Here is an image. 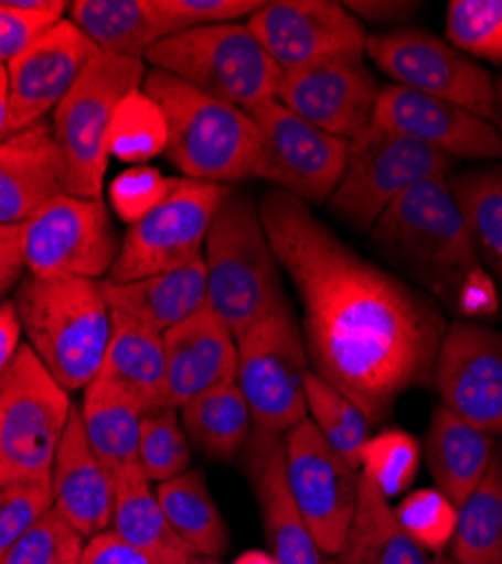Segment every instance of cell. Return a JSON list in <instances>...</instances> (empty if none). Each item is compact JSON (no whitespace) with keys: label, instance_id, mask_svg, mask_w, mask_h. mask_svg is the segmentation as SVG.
I'll list each match as a JSON object with an SVG mask.
<instances>
[{"label":"cell","instance_id":"ab89813d","mask_svg":"<svg viewBox=\"0 0 502 564\" xmlns=\"http://www.w3.org/2000/svg\"><path fill=\"white\" fill-rule=\"evenodd\" d=\"M139 465L150 481L163 484L191 469V443L177 409H159L143 415Z\"/></svg>","mask_w":502,"mask_h":564},{"label":"cell","instance_id":"74e56055","mask_svg":"<svg viewBox=\"0 0 502 564\" xmlns=\"http://www.w3.org/2000/svg\"><path fill=\"white\" fill-rule=\"evenodd\" d=\"M421 465L419 441L398 427L381 430L362 447L360 475L387 501L405 495L417 481Z\"/></svg>","mask_w":502,"mask_h":564},{"label":"cell","instance_id":"d4e9b609","mask_svg":"<svg viewBox=\"0 0 502 564\" xmlns=\"http://www.w3.org/2000/svg\"><path fill=\"white\" fill-rule=\"evenodd\" d=\"M109 307L163 335L209 305L204 256L165 273L131 282L105 280Z\"/></svg>","mask_w":502,"mask_h":564},{"label":"cell","instance_id":"ffe728a7","mask_svg":"<svg viewBox=\"0 0 502 564\" xmlns=\"http://www.w3.org/2000/svg\"><path fill=\"white\" fill-rule=\"evenodd\" d=\"M372 122L419 140L450 161L502 163V133L495 124L398 84L381 86Z\"/></svg>","mask_w":502,"mask_h":564},{"label":"cell","instance_id":"11a10c76","mask_svg":"<svg viewBox=\"0 0 502 564\" xmlns=\"http://www.w3.org/2000/svg\"><path fill=\"white\" fill-rule=\"evenodd\" d=\"M495 127L502 133V75L495 77Z\"/></svg>","mask_w":502,"mask_h":564},{"label":"cell","instance_id":"e0dca14e","mask_svg":"<svg viewBox=\"0 0 502 564\" xmlns=\"http://www.w3.org/2000/svg\"><path fill=\"white\" fill-rule=\"evenodd\" d=\"M432 387L446 409L502 438V330L460 318L448 323Z\"/></svg>","mask_w":502,"mask_h":564},{"label":"cell","instance_id":"7402d4cb","mask_svg":"<svg viewBox=\"0 0 502 564\" xmlns=\"http://www.w3.org/2000/svg\"><path fill=\"white\" fill-rule=\"evenodd\" d=\"M161 337L172 409L179 411L211 389L238 382V341L209 305Z\"/></svg>","mask_w":502,"mask_h":564},{"label":"cell","instance_id":"9f6ffc18","mask_svg":"<svg viewBox=\"0 0 502 564\" xmlns=\"http://www.w3.org/2000/svg\"><path fill=\"white\" fill-rule=\"evenodd\" d=\"M432 564H467V562H462V560H458L455 555H450L448 551H444V553H437L432 557Z\"/></svg>","mask_w":502,"mask_h":564},{"label":"cell","instance_id":"4316f807","mask_svg":"<svg viewBox=\"0 0 502 564\" xmlns=\"http://www.w3.org/2000/svg\"><path fill=\"white\" fill-rule=\"evenodd\" d=\"M498 441L444 404L435 406L424 454L435 488L458 506V510L484 479Z\"/></svg>","mask_w":502,"mask_h":564},{"label":"cell","instance_id":"277c9868","mask_svg":"<svg viewBox=\"0 0 502 564\" xmlns=\"http://www.w3.org/2000/svg\"><path fill=\"white\" fill-rule=\"evenodd\" d=\"M168 122V161L186 178L238 183L256 178L260 133L249 111L222 102L163 70H148L143 86Z\"/></svg>","mask_w":502,"mask_h":564},{"label":"cell","instance_id":"9c48e42d","mask_svg":"<svg viewBox=\"0 0 502 564\" xmlns=\"http://www.w3.org/2000/svg\"><path fill=\"white\" fill-rule=\"evenodd\" d=\"M308 372L303 333L288 301L238 339V387L252 411L254 434L284 438L308 420Z\"/></svg>","mask_w":502,"mask_h":564},{"label":"cell","instance_id":"4dcf8cb0","mask_svg":"<svg viewBox=\"0 0 502 564\" xmlns=\"http://www.w3.org/2000/svg\"><path fill=\"white\" fill-rule=\"evenodd\" d=\"M344 564H432V557L400 527L389 501L360 475L353 522L338 555Z\"/></svg>","mask_w":502,"mask_h":564},{"label":"cell","instance_id":"f1b7e54d","mask_svg":"<svg viewBox=\"0 0 502 564\" xmlns=\"http://www.w3.org/2000/svg\"><path fill=\"white\" fill-rule=\"evenodd\" d=\"M114 488L116 499L111 531L120 540L143 551L157 564H172L193 551L172 531L152 481L146 477L139 463L116 475Z\"/></svg>","mask_w":502,"mask_h":564},{"label":"cell","instance_id":"603a6c76","mask_svg":"<svg viewBox=\"0 0 502 564\" xmlns=\"http://www.w3.org/2000/svg\"><path fill=\"white\" fill-rule=\"evenodd\" d=\"M243 456L260 510L267 553L279 564H322V551L303 522L288 486L284 438L252 434Z\"/></svg>","mask_w":502,"mask_h":564},{"label":"cell","instance_id":"ba28073f","mask_svg":"<svg viewBox=\"0 0 502 564\" xmlns=\"http://www.w3.org/2000/svg\"><path fill=\"white\" fill-rule=\"evenodd\" d=\"M75 404L23 344L0 378V486L45 479Z\"/></svg>","mask_w":502,"mask_h":564},{"label":"cell","instance_id":"60d3db41","mask_svg":"<svg viewBox=\"0 0 502 564\" xmlns=\"http://www.w3.org/2000/svg\"><path fill=\"white\" fill-rule=\"evenodd\" d=\"M400 527L430 555L444 553L450 546L458 527V506L437 488L407 492L394 508Z\"/></svg>","mask_w":502,"mask_h":564},{"label":"cell","instance_id":"7c38bea8","mask_svg":"<svg viewBox=\"0 0 502 564\" xmlns=\"http://www.w3.org/2000/svg\"><path fill=\"white\" fill-rule=\"evenodd\" d=\"M232 191V185L181 176L157 210L127 228L107 280H141L202 258L213 217Z\"/></svg>","mask_w":502,"mask_h":564},{"label":"cell","instance_id":"2e32d148","mask_svg":"<svg viewBox=\"0 0 502 564\" xmlns=\"http://www.w3.org/2000/svg\"><path fill=\"white\" fill-rule=\"evenodd\" d=\"M245 25L284 73L367 55V25L335 0H271Z\"/></svg>","mask_w":502,"mask_h":564},{"label":"cell","instance_id":"9a60e30c","mask_svg":"<svg viewBox=\"0 0 502 564\" xmlns=\"http://www.w3.org/2000/svg\"><path fill=\"white\" fill-rule=\"evenodd\" d=\"M284 449L288 486L303 522L322 555L338 557L355 514L360 469L327 443L310 417L284 436Z\"/></svg>","mask_w":502,"mask_h":564},{"label":"cell","instance_id":"680465c9","mask_svg":"<svg viewBox=\"0 0 502 564\" xmlns=\"http://www.w3.org/2000/svg\"><path fill=\"white\" fill-rule=\"evenodd\" d=\"M77 564H79V562H77Z\"/></svg>","mask_w":502,"mask_h":564},{"label":"cell","instance_id":"7dc6e473","mask_svg":"<svg viewBox=\"0 0 502 564\" xmlns=\"http://www.w3.org/2000/svg\"><path fill=\"white\" fill-rule=\"evenodd\" d=\"M79 564H157L143 551L120 540L114 531L86 540Z\"/></svg>","mask_w":502,"mask_h":564},{"label":"cell","instance_id":"52a82bcc","mask_svg":"<svg viewBox=\"0 0 502 564\" xmlns=\"http://www.w3.org/2000/svg\"><path fill=\"white\" fill-rule=\"evenodd\" d=\"M146 75L143 59L100 51L55 109L51 122L68 170V195L103 199L111 118L129 93L143 86Z\"/></svg>","mask_w":502,"mask_h":564},{"label":"cell","instance_id":"bcb514c9","mask_svg":"<svg viewBox=\"0 0 502 564\" xmlns=\"http://www.w3.org/2000/svg\"><path fill=\"white\" fill-rule=\"evenodd\" d=\"M55 23L19 10L12 0H0V66L17 59L28 45Z\"/></svg>","mask_w":502,"mask_h":564},{"label":"cell","instance_id":"d6a6232c","mask_svg":"<svg viewBox=\"0 0 502 564\" xmlns=\"http://www.w3.org/2000/svg\"><path fill=\"white\" fill-rule=\"evenodd\" d=\"M172 531L200 555L222 557L232 549V533L209 490L200 467L186 469L154 488Z\"/></svg>","mask_w":502,"mask_h":564},{"label":"cell","instance_id":"7bdbcfd3","mask_svg":"<svg viewBox=\"0 0 502 564\" xmlns=\"http://www.w3.org/2000/svg\"><path fill=\"white\" fill-rule=\"evenodd\" d=\"M181 176H165L152 165H131L109 183V206L125 224L133 226L157 210Z\"/></svg>","mask_w":502,"mask_h":564},{"label":"cell","instance_id":"1f68e13d","mask_svg":"<svg viewBox=\"0 0 502 564\" xmlns=\"http://www.w3.org/2000/svg\"><path fill=\"white\" fill-rule=\"evenodd\" d=\"M79 417L90 449L111 477L139 463L143 411L125 393L96 378L84 389Z\"/></svg>","mask_w":502,"mask_h":564},{"label":"cell","instance_id":"5bb4252c","mask_svg":"<svg viewBox=\"0 0 502 564\" xmlns=\"http://www.w3.org/2000/svg\"><path fill=\"white\" fill-rule=\"evenodd\" d=\"M260 133L256 178L284 191L306 206L327 204L342 181L349 140L312 127L279 100L252 111Z\"/></svg>","mask_w":502,"mask_h":564},{"label":"cell","instance_id":"ac0fdd59","mask_svg":"<svg viewBox=\"0 0 502 564\" xmlns=\"http://www.w3.org/2000/svg\"><path fill=\"white\" fill-rule=\"evenodd\" d=\"M100 55L71 19H62L39 34L8 64L6 138L55 113L86 66Z\"/></svg>","mask_w":502,"mask_h":564},{"label":"cell","instance_id":"4fadbf2b","mask_svg":"<svg viewBox=\"0 0 502 564\" xmlns=\"http://www.w3.org/2000/svg\"><path fill=\"white\" fill-rule=\"evenodd\" d=\"M120 253L103 199L60 195L23 224V262L34 278L109 275Z\"/></svg>","mask_w":502,"mask_h":564},{"label":"cell","instance_id":"f6af8a7d","mask_svg":"<svg viewBox=\"0 0 502 564\" xmlns=\"http://www.w3.org/2000/svg\"><path fill=\"white\" fill-rule=\"evenodd\" d=\"M265 6V0H157L170 36L195 28L238 23Z\"/></svg>","mask_w":502,"mask_h":564},{"label":"cell","instance_id":"44dd1931","mask_svg":"<svg viewBox=\"0 0 502 564\" xmlns=\"http://www.w3.org/2000/svg\"><path fill=\"white\" fill-rule=\"evenodd\" d=\"M66 193L68 170L49 118L0 140V226L25 224Z\"/></svg>","mask_w":502,"mask_h":564},{"label":"cell","instance_id":"5b68a950","mask_svg":"<svg viewBox=\"0 0 502 564\" xmlns=\"http://www.w3.org/2000/svg\"><path fill=\"white\" fill-rule=\"evenodd\" d=\"M209 310L238 341L290 299L267 240L258 204L243 191L217 208L204 242Z\"/></svg>","mask_w":502,"mask_h":564},{"label":"cell","instance_id":"7a4b0ae2","mask_svg":"<svg viewBox=\"0 0 502 564\" xmlns=\"http://www.w3.org/2000/svg\"><path fill=\"white\" fill-rule=\"evenodd\" d=\"M370 238L417 290L450 312L467 282L484 271L448 174H435L405 191L378 217Z\"/></svg>","mask_w":502,"mask_h":564},{"label":"cell","instance_id":"6f0895ef","mask_svg":"<svg viewBox=\"0 0 502 564\" xmlns=\"http://www.w3.org/2000/svg\"><path fill=\"white\" fill-rule=\"evenodd\" d=\"M322 564H344L340 557H324Z\"/></svg>","mask_w":502,"mask_h":564},{"label":"cell","instance_id":"816d5d0a","mask_svg":"<svg viewBox=\"0 0 502 564\" xmlns=\"http://www.w3.org/2000/svg\"><path fill=\"white\" fill-rule=\"evenodd\" d=\"M8 124V68L0 66V140L6 138Z\"/></svg>","mask_w":502,"mask_h":564},{"label":"cell","instance_id":"836d02e7","mask_svg":"<svg viewBox=\"0 0 502 564\" xmlns=\"http://www.w3.org/2000/svg\"><path fill=\"white\" fill-rule=\"evenodd\" d=\"M473 249L502 290V163L448 172Z\"/></svg>","mask_w":502,"mask_h":564},{"label":"cell","instance_id":"3957f363","mask_svg":"<svg viewBox=\"0 0 502 564\" xmlns=\"http://www.w3.org/2000/svg\"><path fill=\"white\" fill-rule=\"evenodd\" d=\"M12 301L28 346L68 393L98 378L111 337L105 280L25 275Z\"/></svg>","mask_w":502,"mask_h":564},{"label":"cell","instance_id":"cb8c5ba5","mask_svg":"<svg viewBox=\"0 0 502 564\" xmlns=\"http://www.w3.org/2000/svg\"><path fill=\"white\" fill-rule=\"evenodd\" d=\"M53 508L84 538L111 531L114 477L90 449L75 406L53 463Z\"/></svg>","mask_w":502,"mask_h":564},{"label":"cell","instance_id":"b9f144b4","mask_svg":"<svg viewBox=\"0 0 502 564\" xmlns=\"http://www.w3.org/2000/svg\"><path fill=\"white\" fill-rule=\"evenodd\" d=\"M86 540L51 508L0 564H77Z\"/></svg>","mask_w":502,"mask_h":564},{"label":"cell","instance_id":"8992f818","mask_svg":"<svg viewBox=\"0 0 502 564\" xmlns=\"http://www.w3.org/2000/svg\"><path fill=\"white\" fill-rule=\"evenodd\" d=\"M146 64L245 111L277 100L284 70L245 23L195 28L159 41Z\"/></svg>","mask_w":502,"mask_h":564},{"label":"cell","instance_id":"83f0119b","mask_svg":"<svg viewBox=\"0 0 502 564\" xmlns=\"http://www.w3.org/2000/svg\"><path fill=\"white\" fill-rule=\"evenodd\" d=\"M71 21L103 53L143 59L170 36L157 0H73Z\"/></svg>","mask_w":502,"mask_h":564},{"label":"cell","instance_id":"484cf974","mask_svg":"<svg viewBox=\"0 0 502 564\" xmlns=\"http://www.w3.org/2000/svg\"><path fill=\"white\" fill-rule=\"evenodd\" d=\"M98 378L125 393L143 415L170 406L163 337L148 325L114 310L111 337Z\"/></svg>","mask_w":502,"mask_h":564},{"label":"cell","instance_id":"30bf717a","mask_svg":"<svg viewBox=\"0 0 502 564\" xmlns=\"http://www.w3.org/2000/svg\"><path fill=\"white\" fill-rule=\"evenodd\" d=\"M455 161L407 135L370 124L349 143L346 167L329 210L353 230L370 232L385 208L409 187L448 174Z\"/></svg>","mask_w":502,"mask_h":564},{"label":"cell","instance_id":"f35d334b","mask_svg":"<svg viewBox=\"0 0 502 564\" xmlns=\"http://www.w3.org/2000/svg\"><path fill=\"white\" fill-rule=\"evenodd\" d=\"M446 41L473 62L502 66V0H450Z\"/></svg>","mask_w":502,"mask_h":564},{"label":"cell","instance_id":"f907efd6","mask_svg":"<svg viewBox=\"0 0 502 564\" xmlns=\"http://www.w3.org/2000/svg\"><path fill=\"white\" fill-rule=\"evenodd\" d=\"M23 337V325L19 318V312L14 307V301L3 299L0 301V378L12 366Z\"/></svg>","mask_w":502,"mask_h":564},{"label":"cell","instance_id":"c3c4849f","mask_svg":"<svg viewBox=\"0 0 502 564\" xmlns=\"http://www.w3.org/2000/svg\"><path fill=\"white\" fill-rule=\"evenodd\" d=\"M23 224L0 226V299L23 280Z\"/></svg>","mask_w":502,"mask_h":564},{"label":"cell","instance_id":"8d00e7d4","mask_svg":"<svg viewBox=\"0 0 502 564\" xmlns=\"http://www.w3.org/2000/svg\"><path fill=\"white\" fill-rule=\"evenodd\" d=\"M168 122L161 105L143 88L131 90L116 107L107 131V154L120 163L146 165L165 154Z\"/></svg>","mask_w":502,"mask_h":564},{"label":"cell","instance_id":"8fae6325","mask_svg":"<svg viewBox=\"0 0 502 564\" xmlns=\"http://www.w3.org/2000/svg\"><path fill=\"white\" fill-rule=\"evenodd\" d=\"M370 59L403 88L450 102L495 124V77L471 57L421 28L370 34Z\"/></svg>","mask_w":502,"mask_h":564},{"label":"cell","instance_id":"d6986e66","mask_svg":"<svg viewBox=\"0 0 502 564\" xmlns=\"http://www.w3.org/2000/svg\"><path fill=\"white\" fill-rule=\"evenodd\" d=\"M378 96V79L355 59H329L284 73L277 90L284 107L349 143L372 124Z\"/></svg>","mask_w":502,"mask_h":564},{"label":"cell","instance_id":"6da1fadb","mask_svg":"<svg viewBox=\"0 0 502 564\" xmlns=\"http://www.w3.org/2000/svg\"><path fill=\"white\" fill-rule=\"evenodd\" d=\"M258 210L301 301L310 370L383 425L407 391L432 387L444 310L357 256L297 197L269 191Z\"/></svg>","mask_w":502,"mask_h":564},{"label":"cell","instance_id":"f546056e","mask_svg":"<svg viewBox=\"0 0 502 564\" xmlns=\"http://www.w3.org/2000/svg\"><path fill=\"white\" fill-rule=\"evenodd\" d=\"M179 422L191 447L215 463L241 458L254 434L252 411L238 382L193 398L179 409Z\"/></svg>","mask_w":502,"mask_h":564},{"label":"cell","instance_id":"ee69618b","mask_svg":"<svg viewBox=\"0 0 502 564\" xmlns=\"http://www.w3.org/2000/svg\"><path fill=\"white\" fill-rule=\"evenodd\" d=\"M53 508V481L23 479L0 486V562L10 549Z\"/></svg>","mask_w":502,"mask_h":564},{"label":"cell","instance_id":"681fc988","mask_svg":"<svg viewBox=\"0 0 502 564\" xmlns=\"http://www.w3.org/2000/svg\"><path fill=\"white\" fill-rule=\"evenodd\" d=\"M342 6L362 23L367 21L396 28H403V23H407V19L421 8L419 3H403V0H346Z\"/></svg>","mask_w":502,"mask_h":564},{"label":"cell","instance_id":"d590c367","mask_svg":"<svg viewBox=\"0 0 502 564\" xmlns=\"http://www.w3.org/2000/svg\"><path fill=\"white\" fill-rule=\"evenodd\" d=\"M306 406L312 425L327 443L360 469V454L372 438V422L364 411L340 389L319 378L312 370L306 375Z\"/></svg>","mask_w":502,"mask_h":564},{"label":"cell","instance_id":"e575fe53","mask_svg":"<svg viewBox=\"0 0 502 564\" xmlns=\"http://www.w3.org/2000/svg\"><path fill=\"white\" fill-rule=\"evenodd\" d=\"M448 553L467 564H502V438L484 479L458 510Z\"/></svg>","mask_w":502,"mask_h":564},{"label":"cell","instance_id":"db71d44e","mask_svg":"<svg viewBox=\"0 0 502 564\" xmlns=\"http://www.w3.org/2000/svg\"><path fill=\"white\" fill-rule=\"evenodd\" d=\"M172 564H222V560H220V557L200 555V553L191 551V553H186V555H181L179 560H174Z\"/></svg>","mask_w":502,"mask_h":564},{"label":"cell","instance_id":"f5cc1de1","mask_svg":"<svg viewBox=\"0 0 502 564\" xmlns=\"http://www.w3.org/2000/svg\"><path fill=\"white\" fill-rule=\"evenodd\" d=\"M234 564H279L267 551H247L234 560Z\"/></svg>","mask_w":502,"mask_h":564}]
</instances>
